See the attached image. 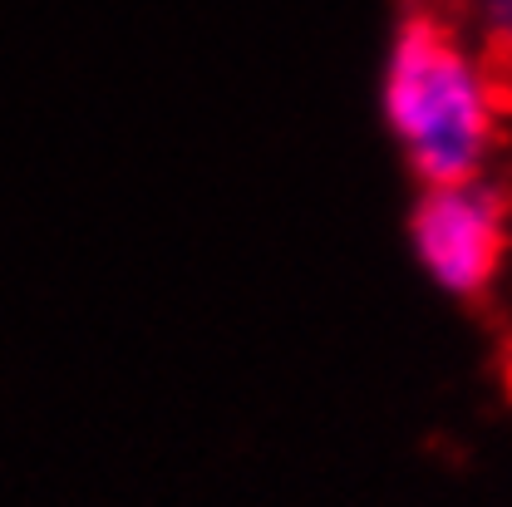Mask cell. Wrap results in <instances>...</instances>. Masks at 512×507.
<instances>
[{
	"label": "cell",
	"instance_id": "cell-1",
	"mask_svg": "<svg viewBox=\"0 0 512 507\" xmlns=\"http://www.w3.org/2000/svg\"><path fill=\"white\" fill-rule=\"evenodd\" d=\"M380 128L399 168L429 188L498 173L508 79L439 5H404L380 55Z\"/></svg>",
	"mask_w": 512,
	"mask_h": 507
},
{
	"label": "cell",
	"instance_id": "cell-3",
	"mask_svg": "<svg viewBox=\"0 0 512 507\" xmlns=\"http://www.w3.org/2000/svg\"><path fill=\"white\" fill-rule=\"evenodd\" d=\"M458 20V30L488 55L493 64H512V0H458V10H448Z\"/></svg>",
	"mask_w": 512,
	"mask_h": 507
},
{
	"label": "cell",
	"instance_id": "cell-2",
	"mask_svg": "<svg viewBox=\"0 0 512 507\" xmlns=\"http://www.w3.org/2000/svg\"><path fill=\"white\" fill-rule=\"evenodd\" d=\"M404 237L419 276L444 301L483 306L512 271V188L498 173L429 183L414 192Z\"/></svg>",
	"mask_w": 512,
	"mask_h": 507
}]
</instances>
